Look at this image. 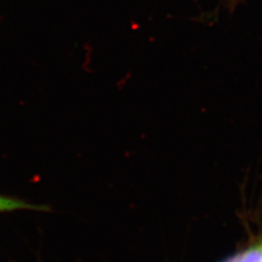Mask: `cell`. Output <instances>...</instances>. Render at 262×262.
I'll list each match as a JSON object with an SVG mask.
<instances>
[{
	"label": "cell",
	"instance_id": "cell-1",
	"mask_svg": "<svg viewBox=\"0 0 262 262\" xmlns=\"http://www.w3.org/2000/svg\"><path fill=\"white\" fill-rule=\"evenodd\" d=\"M19 210H37V211H47V207L40 206L30 204L25 200H21L16 197L7 196L0 194V213H9Z\"/></svg>",
	"mask_w": 262,
	"mask_h": 262
},
{
	"label": "cell",
	"instance_id": "cell-2",
	"mask_svg": "<svg viewBox=\"0 0 262 262\" xmlns=\"http://www.w3.org/2000/svg\"><path fill=\"white\" fill-rule=\"evenodd\" d=\"M224 262H262V242L254 244Z\"/></svg>",
	"mask_w": 262,
	"mask_h": 262
}]
</instances>
